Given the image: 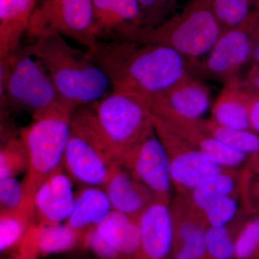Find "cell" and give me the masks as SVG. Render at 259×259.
Returning a JSON list of instances; mask_svg holds the SVG:
<instances>
[{"instance_id":"30","label":"cell","mask_w":259,"mask_h":259,"mask_svg":"<svg viewBox=\"0 0 259 259\" xmlns=\"http://www.w3.org/2000/svg\"><path fill=\"white\" fill-rule=\"evenodd\" d=\"M234 259H259V215H249L238 233Z\"/></svg>"},{"instance_id":"20","label":"cell","mask_w":259,"mask_h":259,"mask_svg":"<svg viewBox=\"0 0 259 259\" xmlns=\"http://www.w3.org/2000/svg\"><path fill=\"white\" fill-rule=\"evenodd\" d=\"M112 210L111 204L102 187H85L75 193L74 209L65 224L81 239L95 229Z\"/></svg>"},{"instance_id":"17","label":"cell","mask_w":259,"mask_h":259,"mask_svg":"<svg viewBox=\"0 0 259 259\" xmlns=\"http://www.w3.org/2000/svg\"><path fill=\"white\" fill-rule=\"evenodd\" d=\"M79 244H81V239L79 235L66 224L34 223L13 255L37 259L40 256L69 251Z\"/></svg>"},{"instance_id":"2","label":"cell","mask_w":259,"mask_h":259,"mask_svg":"<svg viewBox=\"0 0 259 259\" xmlns=\"http://www.w3.org/2000/svg\"><path fill=\"white\" fill-rule=\"evenodd\" d=\"M23 48L40 61L65 103L76 109L106 95L110 84L107 75L88 51L71 47L62 35L54 33L37 37Z\"/></svg>"},{"instance_id":"6","label":"cell","mask_w":259,"mask_h":259,"mask_svg":"<svg viewBox=\"0 0 259 259\" xmlns=\"http://www.w3.org/2000/svg\"><path fill=\"white\" fill-rule=\"evenodd\" d=\"M0 96L1 107L32 115L63 102L40 61L23 47L9 59H0Z\"/></svg>"},{"instance_id":"7","label":"cell","mask_w":259,"mask_h":259,"mask_svg":"<svg viewBox=\"0 0 259 259\" xmlns=\"http://www.w3.org/2000/svg\"><path fill=\"white\" fill-rule=\"evenodd\" d=\"M90 105L100 131L118 157L155 132L151 112L139 97L112 91Z\"/></svg>"},{"instance_id":"37","label":"cell","mask_w":259,"mask_h":259,"mask_svg":"<svg viewBox=\"0 0 259 259\" xmlns=\"http://www.w3.org/2000/svg\"><path fill=\"white\" fill-rule=\"evenodd\" d=\"M250 63L251 65H259V20L253 28V51H252Z\"/></svg>"},{"instance_id":"31","label":"cell","mask_w":259,"mask_h":259,"mask_svg":"<svg viewBox=\"0 0 259 259\" xmlns=\"http://www.w3.org/2000/svg\"><path fill=\"white\" fill-rule=\"evenodd\" d=\"M34 199L27 196L23 182L15 177L0 180V212H14L29 204Z\"/></svg>"},{"instance_id":"34","label":"cell","mask_w":259,"mask_h":259,"mask_svg":"<svg viewBox=\"0 0 259 259\" xmlns=\"http://www.w3.org/2000/svg\"><path fill=\"white\" fill-rule=\"evenodd\" d=\"M81 245L91 250L100 259H122L110 245L102 239L96 228L86 235Z\"/></svg>"},{"instance_id":"16","label":"cell","mask_w":259,"mask_h":259,"mask_svg":"<svg viewBox=\"0 0 259 259\" xmlns=\"http://www.w3.org/2000/svg\"><path fill=\"white\" fill-rule=\"evenodd\" d=\"M102 188L112 209L136 218H139L158 197L151 189L136 180L119 163Z\"/></svg>"},{"instance_id":"23","label":"cell","mask_w":259,"mask_h":259,"mask_svg":"<svg viewBox=\"0 0 259 259\" xmlns=\"http://www.w3.org/2000/svg\"><path fill=\"white\" fill-rule=\"evenodd\" d=\"M238 168H228L204 179L188 194L183 195L194 209L203 212L216 199L238 194Z\"/></svg>"},{"instance_id":"38","label":"cell","mask_w":259,"mask_h":259,"mask_svg":"<svg viewBox=\"0 0 259 259\" xmlns=\"http://www.w3.org/2000/svg\"><path fill=\"white\" fill-rule=\"evenodd\" d=\"M252 10H259V0H250Z\"/></svg>"},{"instance_id":"29","label":"cell","mask_w":259,"mask_h":259,"mask_svg":"<svg viewBox=\"0 0 259 259\" xmlns=\"http://www.w3.org/2000/svg\"><path fill=\"white\" fill-rule=\"evenodd\" d=\"M223 31L239 25L252 11L250 0H210Z\"/></svg>"},{"instance_id":"18","label":"cell","mask_w":259,"mask_h":259,"mask_svg":"<svg viewBox=\"0 0 259 259\" xmlns=\"http://www.w3.org/2000/svg\"><path fill=\"white\" fill-rule=\"evenodd\" d=\"M139 219L112 209L96 230L122 259H140Z\"/></svg>"},{"instance_id":"24","label":"cell","mask_w":259,"mask_h":259,"mask_svg":"<svg viewBox=\"0 0 259 259\" xmlns=\"http://www.w3.org/2000/svg\"><path fill=\"white\" fill-rule=\"evenodd\" d=\"M248 214L242 209L233 221L222 226H209L205 232L207 259H234L235 245L238 233Z\"/></svg>"},{"instance_id":"13","label":"cell","mask_w":259,"mask_h":259,"mask_svg":"<svg viewBox=\"0 0 259 259\" xmlns=\"http://www.w3.org/2000/svg\"><path fill=\"white\" fill-rule=\"evenodd\" d=\"M35 223L61 224L72 212L75 203L71 179L64 166L56 170L37 188L35 194Z\"/></svg>"},{"instance_id":"1","label":"cell","mask_w":259,"mask_h":259,"mask_svg":"<svg viewBox=\"0 0 259 259\" xmlns=\"http://www.w3.org/2000/svg\"><path fill=\"white\" fill-rule=\"evenodd\" d=\"M105 73L112 91L144 99L163 93L192 74L189 61L176 51L134 40H98L88 51Z\"/></svg>"},{"instance_id":"35","label":"cell","mask_w":259,"mask_h":259,"mask_svg":"<svg viewBox=\"0 0 259 259\" xmlns=\"http://www.w3.org/2000/svg\"><path fill=\"white\" fill-rule=\"evenodd\" d=\"M238 86L245 93L259 96V65L252 64L244 77L238 78Z\"/></svg>"},{"instance_id":"26","label":"cell","mask_w":259,"mask_h":259,"mask_svg":"<svg viewBox=\"0 0 259 259\" xmlns=\"http://www.w3.org/2000/svg\"><path fill=\"white\" fill-rule=\"evenodd\" d=\"M199 125L222 144L248 156L259 153V134L252 130L225 127L209 119H199Z\"/></svg>"},{"instance_id":"32","label":"cell","mask_w":259,"mask_h":259,"mask_svg":"<svg viewBox=\"0 0 259 259\" xmlns=\"http://www.w3.org/2000/svg\"><path fill=\"white\" fill-rule=\"evenodd\" d=\"M179 0H139L141 14V28H154L169 18Z\"/></svg>"},{"instance_id":"12","label":"cell","mask_w":259,"mask_h":259,"mask_svg":"<svg viewBox=\"0 0 259 259\" xmlns=\"http://www.w3.org/2000/svg\"><path fill=\"white\" fill-rule=\"evenodd\" d=\"M150 112L164 121L181 137L227 168L243 166L250 156L233 149L204 132L198 120L189 118L172 109L158 94L144 99Z\"/></svg>"},{"instance_id":"8","label":"cell","mask_w":259,"mask_h":259,"mask_svg":"<svg viewBox=\"0 0 259 259\" xmlns=\"http://www.w3.org/2000/svg\"><path fill=\"white\" fill-rule=\"evenodd\" d=\"M72 39L90 50L98 41L94 30L92 0H37L27 36L32 39L49 34Z\"/></svg>"},{"instance_id":"36","label":"cell","mask_w":259,"mask_h":259,"mask_svg":"<svg viewBox=\"0 0 259 259\" xmlns=\"http://www.w3.org/2000/svg\"><path fill=\"white\" fill-rule=\"evenodd\" d=\"M249 117L250 129L259 134V96L250 95Z\"/></svg>"},{"instance_id":"39","label":"cell","mask_w":259,"mask_h":259,"mask_svg":"<svg viewBox=\"0 0 259 259\" xmlns=\"http://www.w3.org/2000/svg\"><path fill=\"white\" fill-rule=\"evenodd\" d=\"M6 259H26V258H21V257L15 256V255H11V256L8 257V258H6Z\"/></svg>"},{"instance_id":"15","label":"cell","mask_w":259,"mask_h":259,"mask_svg":"<svg viewBox=\"0 0 259 259\" xmlns=\"http://www.w3.org/2000/svg\"><path fill=\"white\" fill-rule=\"evenodd\" d=\"M98 40H120L141 28L139 0H92Z\"/></svg>"},{"instance_id":"28","label":"cell","mask_w":259,"mask_h":259,"mask_svg":"<svg viewBox=\"0 0 259 259\" xmlns=\"http://www.w3.org/2000/svg\"><path fill=\"white\" fill-rule=\"evenodd\" d=\"M28 167V151L21 136L5 139L0 149V180L27 172Z\"/></svg>"},{"instance_id":"33","label":"cell","mask_w":259,"mask_h":259,"mask_svg":"<svg viewBox=\"0 0 259 259\" xmlns=\"http://www.w3.org/2000/svg\"><path fill=\"white\" fill-rule=\"evenodd\" d=\"M239 194L224 196L216 199L203 211L204 218L209 226H224L233 221L239 212L238 201Z\"/></svg>"},{"instance_id":"3","label":"cell","mask_w":259,"mask_h":259,"mask_svg":"<svg viewBox=\"0 0 259 259\" xmlns=\"http://www.w3.org/2000/svg\"><path fill=\"white\" fill-rule=\"evenodd\" d=\"M223 32L210 0H192L154 28H139L120 40L156 44L170 48L189 63L204 57Z\"/></svg>"},{"instance_id":"14","label":"cell","mask_w":259,"mask_h":259,"mask_svg":"<svg viewBox=\"0 0 259 259\" xmlns=\"http://www.w3.org/2000/svg\"><path fill=\"white\" fill-rule=\"evenodd\" d=\"M140 259H168L173 243L170 203L156 198L139 219Z\"/></svg>"},{"instance_id":"27","label":"cell","mask_w":259,"mask_h":259,"mask_svg":"<svg viewBox=\"0 0 259 259\" xmlns=\"http://www.w3.org/2000/svg\"><path fill=\"white\" fill-rule=\"evenodd\" d=\"M238 190L242 210L259 215V153L250 156L239 168Z\"/></svg>"},{"instance_id":"25","label":"cell","mask_w":259,"mask_h":259,"mask_svg":"<svg viewBox=\"0 0 259 259\" xmlns=\"http://www.w3.org/2000/svg\"><path fill=\"white\" fill-rule=\"evenodd\" d=\"M34 223L35 203L29 204L16 212H0L1 253H16L29 228Z\"/></svg>"},{"instance_id":"21","label":"cell","mask_w":259,"mask_h":259,"mask_svg":"<svg viewBox=\"0 0 259 259\" xmlns=\"http://www.w3.org/2000/svg\"><path fill=\"white\" fill-rule=\"evenodd\" d=\"M158 95L175 111L194 120L200 119L209 106L208 87L192 74Z\"/></svg>"},{"instance_id":"11","label":"cell","mask_w":259,"mask_h":259,"mask_svg":"<svg viewBox=\"0 0 259 259\" xmlns=\"http://www.w3.org/2000/svg\"><path fill=\"white\" fill-rule=\"evenodd\" d=\"M117 161L158 198L171 202L170 190L173 185L169 160L156 131L121 153Z\"/></svg>"},{"instance_id":"10","label":"cell","mask_w":259,"mask_h":259,"mask_svg":"<svg viewBox=\"0 0 259 259\" xmlns=\"http://www.w3.org/2000/svg\"><path fill=\"white\" fill-rule=\"evenodd\" d=\"M151 115L169 160L172 185L177 194H188L204 179L228 168L181 137L157 116L151 112Z\"/></svg>"},{"instance_id":"4","label":"cell","mask_w":259,"mask_h":259,"mask_svg":"<svg viewBox=\"0 0 259 259\" xmlns=\"http://www.w3.org/2000/svg\"><path fill=\"white\" fill-rule=\"evenodd\" d=\"M76 109L62 102L32 115L30 125L20 133L29 154V167L23 185L27 196L35 199L37 188L51 174L63 166Z\"/></svg>"},{"instance_id":"19","label":"cell","mask_w":259,"mask_h":259,"mask_svg":"<svg viewBox=\"0 0 259 259\" xmlns=\"http://www.w3.org/2000/svg\"><path fill=\"white\" fill-rule=\"evenodd\" d=\"M37 0H0V59H8L20 49Z\"/></svg>"},{"instance_id":"5","label":"cell","mask_w":259,"mask_h":259,"mask_svg":"<svg viewBox=\"0 0 259 259\" xmlns=\"http://www.w3.org/2000/svg\"><path fill=\"white\" fill-rule=\"evenodd\" d=\"M118 156L97 125L90 105L73 112L63 166L71 180L85 187H103Z\"/></svg>"},{"instance_id":"9","label":"cell","mask_w":259,"mask_h":259,"mask_svg":"<svg viewBox=\"0 0 259 259\" xmlns=\"http://www.w3.org/2000/svg\"><path fill=\"white\" fill-rule=\"evenodd\" d=\"M258 20L259 10H252L239 25L223 31L204 57L190 63L192 74L225 83L238 77L240 69L251 60L253 28Z\"/></svg>"},{"instance_id":"22","label":"cell","mask_w":259,"mask_h":259,"mask_svg":"<svg viewBox=\"0 0 259 259\" xmlns=\"http://www.w3.org/2000/svg\"><path fill=\"white\" fill-rule=\"evenodd\" d=\"M238 77L225 83L212 110V118L220 125L231 128L251 130L250 95L238 86Z\"/></svg>"}]
</instances>
